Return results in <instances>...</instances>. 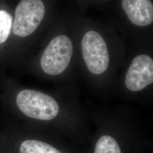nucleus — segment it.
<instances>
[{
    "instance_id": "1",
    "label": "nucleus",
    "mask_w": 153,
    "mask_h": 153,
    "mask_svg": "<svg viewBox=\"0 0 153 153\" xmlns=\"http://www.w3.org/2000/svg\"><path fill=\"white\" fill-rule=\"evenodd\" d=\"M16 105L23 114L40 120H51L59 111L55 99L44 93L33 90H23L18 94Z\"/></svg>"
},
{
    "instance_id": "2",
    "label": "nucleus",
    "mask_w": 153,
    "mask_h": 153,
    "mask_svg": "<svg viewBox=\"0 0 153 153\" xmlns=\"http://www.w3.org/2000/svg\"><path fill=\"white\" fill-rule=\"evenodd\" d=\"M73 53L71 40L65 35L53 39L42 55L40 66L44 73L51 76L60 74L69 65Z\"/></svg>"
},
{
    "instance_id": "3",
    "label": "nucleus",
    "mask_w": 153,
    "mask_h": 153,
    "mask_svg": "<svg viewBox=\"0 0 153 153\" xmlns=\"http://www.w3.org/2000/svg\"><path fill=\"white\" fill-rule=\"evenodd\" d=\"M45 13L42 0H21L16 9L13 32L19 37L29 36L39 26Z\"/></svg>"
},
{
    "instance_id": "4",
    "label": "nucleus",
    "mask_w": 153,
    "mask_h": 153,
    "mask_svg": "<svg viewBox=\"0 0 153 153\" xmlns=\"http://www.w3.org/2000/svg\"><path fill=\"white\" fill-rule=\"evenodd\" d=\"M82 55L89 71L100 74L109 65V56L106 43L102 36L95 31L86 33L82 40Z\"/></svg>"
},
{
    "instance_id": "5",
    "label": "nucleus",
    "mask_w": 153,
    "mask_h": 153,
    "mask_svg": "<svg viewBox=\"0 0 153 153\" xmlns=\"http://www.w3.org/2000/svg\"><path fill=\"white\" fill-rule=\"evenodd\" d=\"M153 82V59L148 55H138L132 61L126 74V87L132 91H138Z\"/></svg>"
},
{
    "instance_id": "6",
    "label": "nucleus",
    "mask_w": 153,
    "mask_h": 153,
    "mask_svg": "<svg viewBox=\"0 0 153 153\" xmlns=\"http://www.w3.org/2000/svg\"><path fill=\"white\" fill-rule=\"evenodd\" d=\"M124 11L130 21L138 26H146L153 21L151 0H121Z\"/></svg>"
},
{
    "instance_id": "7",
    "label": "nucleus",
    "mask_w": 153,
    "mask_h": 153,
    "mask_svg": "<svg viewBox=\"0 0 153 153\" xmlns=\"http://www.w3.org/2000/svg\"><path fill=\"white\" fill-rule=\"evenodd\" d=\"M19 153H61L46 142L36 140H27L21 143Z\"/></svg>"
},
{
    "instance_id": "8",
    "label": "nucleus",
    "mask_w": 153,
    "mask_h": 153,
    "mask_svg": "<svg viewBox=\"0 0 153 153\" xmlns=\"http://www.w3.org/2000/svg\"><path fill=\"white\" fill-rule=\"evenodd\" d=\"M94 153H121L117 142L113 137L105 135L97 142Z\"/></svg>"
},
{
    "instance_id": "9",
    "label": "nucleus",
    "mask_w": 153,
    "mask_h": 153,
    "mask_svg": "<svg viewBox=\"0 0 153 153\" xmlns=\"http://www.w3.org/2000/svg\"><path fill=\"white\" fill-rule=\"evenodd\" d=\"M13 17L7 11L0 10V44L8 39L12 28Z\"/></svg>"
}]
</instances>
